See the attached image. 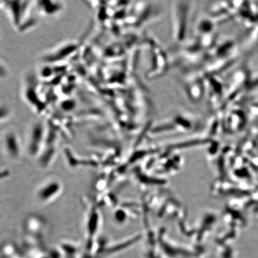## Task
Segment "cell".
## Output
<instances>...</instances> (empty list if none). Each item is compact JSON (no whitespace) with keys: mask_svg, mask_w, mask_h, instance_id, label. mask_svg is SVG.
Returning <instances> with one entry per match:
<instances>
[{"mask_svg":"<svg viewBox=\"0 0 258 258\" xmlns=\"http://www.w3.org/2000/svg\"><path fill=\"white\" fill-rule=\"evenodd\" d=\"M54 182L53 179H47L37 189L36 198L41 203L53 202L58 186Z\"/></svg>","mask_w":258,"mask_h":258,"instance_id":"6da1fadb","label":"cell"},{"mask_svg":"<svg viewBox=\"0 0 258 258\" xmlns=\"http://www.w3.org/2000/svg\"><path fill=\"white\" fill-rule=\"evenodd\" d=\"M2 149L6 156L13 160L19 159L21 154L20 142L16 137L8 136L4 139L2 144Z\"/></svg>","mask_w":258,"mask_h":258,"instance_id":"7a4b0ae2","label":"cell"}]
</instances>
